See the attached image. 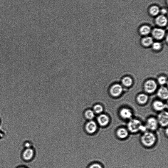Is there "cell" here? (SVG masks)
<instances>
[{
    "mask_svg": "<svg viewBox=\"0 0 168 168\" xmlns=\"http://www.w3.org/2000/svg\"><path fill=\"white\" fill-rule=\"evenodd\" d=\"M128 128L131 132L135 133L140 130L145 131L146 127L143 126L141 122L137 119H132L130 120L128 124Z\"/></svg>",
    "mask_w": 168,
    "mask_h": 168,
    "instance_id": "obj_1",
    "label": "cell"
},
{
    "mask_svg": "<svg viewBox=\"0 0 168 168\" xmlns=\"http://www.w3.org/2000/svg\"><path fill=\"white\" fill-rule=\"evenodd\" d=\"M142 143L145 146L150 147L155 143V137L152 133L147 132L145 133L141 138Z\"/></svg>",
    "mask_w": 168,
    "mask_h": 168,
    "instance_id": "obj_2",
    "label": "cell"
},
{
    "mask_svg": "<svg viewBox=\"0 0 168 168\" xmlns=\"http://www.w3.org/2000/svg\"><path fill=\"white\" fill-rule=\"evenodd\" d=\"M98 129L97 125L93 120L88 121L85 125V130L87 132L90 134H93L96 133Z\"/></svg>",
    "mask_w": 168,
    "mask_h": 168,
    "instance_id": "obj_3",
    "label": "cell"
},
{
    "mask_svg": "<svg viewBox=\"0 0 168 168\" xmlns=\"http://www.w3.org/2000/svg\"><path fill=\"white\" fill-rule=\"evenodd\" d=\"M35 155V152L32 148H26L22 153V158L26 162L32 160Z\"/></svg>",
    "mask_w": 168,
    "mask_h": 168,
    "instance_id": "obj_4",
    "label": "cell"
},
{
    "mask_svg": "<svg viewBox=\"0 0 168 168\" xmlns=\"http://www.w3.org/2000/svg\"><path fill=\"white\" fill-rule=\"evenodd\" d=\"M157 88V85L154 81L152 80H148L145 85V91L148 93H152Z\"/></svg>",
    "mask_w": 168,
    "mask_h": 168,
    "instance_id": "obj_5",
    "label": "cell"
},
{
    "mask_svg": "<svg viewBox=\"0 0 168 168\" xmlns=\"http://www.w3.org/2000/svg\"><path fill=\"white\" fill-rule=\"evenodd\" d=\"M166 34L165 30L161 28H156L152 31V34L153 38L157 40L163 39Z\"/></svg>",
    "mask_w": 168,
    "mask_h": 168,
    "instance_id": "obj_6",
    "label": "cell"
},
{
    "mask_svg": "<svg viewBox=\"0 0 168 168\" xmlns=\"http://www.w3.org/2000/svg\"><path fill=\"white\" fill-rule=\"evenodd\" d=\"M155 23L159 27H164L167 24L168 19L167 17L163 15H159L155 19Z\"/></svg>",
    "mask_w": 168,
    "mask_h": 168,
    "instance_id": "obj_7",
    "label": "cell"
},
{
    "mask_svg": "<svg viewBox=\"0 0 168 168\" xmlns=\"http://www.w3.org/2000/svg\"><path fill=\"white\" fill-rule=\"evenodd\" d=\"M158 122L163 127H166L168 124V114L164 112L159 114L158 117Z\"/></svg>",
    "mask_w": 168,
    "mask_h": 168,
    "instance_id": "obj_8",
    "label": "cell"
},
{
    "mask_svg": "<svg viewBox=\"0 0 168 168\" xmlns=\"http://www.w3.org/2000/svg\"><path fill=\"white\" fill-rule=\"evenodd\" d=\"M158 122L157 120L154 117H151L147 120V127L152 130H155L157 129Z\"/></svg>",
    "mask_w": 168,
    "mask_h": 168,
    "instance_id": "obj_9",
    "label": "cell"
},
{
    "mask_svg": "<svg viewBox=\"0 0 168 168\" xmlns=\"http://www.w3.org/2000/svg\"><path fill=\"white\" fill-rule=\"evenodd\" d=\"M122 86L117 84L112 87L110 90V92L113 96L117 97L119 96L122 93Z\"/></svg>",
    "mask_w": 168,
    "mask_h": 168,
    "instance_id": "obj_10",
    "label": "cell"
},
{
    "mask_svg": "<svg viewBox=\"0 0 168 168\" xmlns=\"http://www.w3.org/2000/svg\"><path fill=\"white\" fill-rule=\"evenodd\" d=\"M97 121L100 125L104 127L108 124L109 119L106 115L101 114L97 117Z\"/></svg>",
    "mask_w": 168,
    "mask_h": 168,
    "instance_id": "obj_11",
    "label": "cell"
},
{
    "mask_svg": "<svg viewBox=\"0 0 168 168\" xmlns=\"http://www.w3.org/2000/svg\"><path fill=\"white\" fill-rule=\"evenodd\" d=\"M120 115L125 119H129L132 116V114L129 109L124 108L120 112Z\"/></svg>",
    "mask_w": 168,
    "mask_h": 168,
    "instance_id": "obj_12",
    "label": "cell"
},
{
    "mask_svg": "<svg viewBox=\"0 0 168 168\" xmlns=\"http://www.w3.org/2000/svg\"><path fill=\"white\" fill-rule=\"evenodd\" d=\"M152 32V29L150 27L147 25H145L142 26L139 29V32L143 36H147L149 34Z\"/></svg>",
    "mask_w": 168,
    "mask_h": 168,
    "instance_id": "obj_13",
    "label": "cell"
},
{
    "mask_svg": "<svg viewBox=\"0 0 168 168\" xmlns=\"http://www.w3.org/2000/svg\"><path fill=\"white\" fill-rule=\"evenodd\" d=\"M157 94L160 98L164 100L167 99L168 97L167 89L164 87H162L159 90Z\"/></svg>",
    "mask_w": 168,
    "mask_h": 168,
    "instance_id": "obj_14",
    "label": "cell"
},
{
    "mask_svg": "<svg viewBox=\"0 0 168 168\" xmlns=\"http://www.w3.org/2000/svg\"><path fill=\"white\" fill-rule=\"evenodd\" d=\"M160 8L157 5L151 6L149 9L150 15L152 16H157L160 13Z\"/></svg>",
    "mask_w": 168,
    "mask_h": 168,
    "instance_id": "obj_15",
    "label": "cell"
},
{
    "mask_svg": "<svg viewBox=\"0 0 168 168\" xmlns=\"http://www.w3.org/2000/svg\"><path fill=\"white\" fill-rule=\"evenodd\" d=\"M153 107L155 110L158 111L163 110L166 106L164 103L160 101H156L153 103Z\"/></svg>",
    "mask_w": 168,
    "mask_h": 168,
    "instance_id": "obj_16",
    "label": "cell"
},
{
    "mask_svg": "<svg viewBox=\"0 0 168 168\" xmlns=\"http://www.w3.org/2000/svg\"><path fill=\"white\" fill-rule=\"evenodd\" d=\"M117 135L119 138L124 139L128 135V132L124 128H120L117 131Z\"/></svg>",
    "mask_w": 168,
    "mask_h": 168,
    "instance_id": "obj_17",
    "label": "cell"
},
{
    "mask_svg": "<svg viewBox=\"0 0 168 168\" xmlns=\"http://www.w3.org/2000/svg\"><path fill=\"white\" fill-rule=\"evenodd\" d=\"M85 118L88 121L93 120L95 117V113L91 109L86 110L84 114Z\"/></svg>",
    "mask_w": 168,
    "mask_h": 168,
    "instance_id": "obj_18",
    "label": "cell"
},
{
    "mask_svg": "<svg viewBox=\"0 0 168 168\" xmlns=\"http://www.w3.org/2000/svg\"><path fill=\"white\" fill-rule=\"evenodd\" d=\"M142 42L144 46H148L153 43V40L152 37H147L142 39Z\"/></svg>",
    "mask_w": 168,
    "mask_h": 168,
    "instance_id": "obj_19",
    "label": "cell"
},
{
    "mask_svg": "<svg viewBox=\"0 0 168 168\" xmlns=\"http://www.w3.org/2000/svg\"><path fill=\"white\" fill-rule=\"evenodd\" d=\"M137 100L141 104H144L146 103L148 99V97L147 95L144 94H141L139 95L137 97Z\"/></svg>",
    "mask_w": 168,
    "mask_h": 168,
    "instance_id": "obj_20",
    "label": "cell"
},
{
    "mask_svg": "<svg viewBox=\"0 0 168 168\" xmlns=\"http://www.w3.org/2000/svg\"><path fill=\"white\" fill-rule=\"evenodd\" d=\"M92 110L95 113L99 114L101 113L103 110V106L99 104H96L94 105Z\"/></svg>",
    "mask_w": 168,
    "mask_h": 168,
    "instance_id": "obj_21",
    "label": "cell"
},
{
    "mask_svg": "<svg viewBox=\"0 0 168 168\" xmlns=\"http://www.w3.org/2000/svg\"><path fill=\"white\" fill-rule=\"evenodd\" d=\"M132 83V79L130 77H126L124 78L122 80V83L123 85L127 87L131 86Z\"/></svg>",
    "mask_w": 168,
    "mask_h": 168,
    "instance_id": "obj_22",
    "label": "cell"
},
{
    "mask_svg": "<svg viewBox=\"0 0 168 168\" xmlns=\"http://www.w3.org/2000/svg\"><path fill=\"white\" fill-rule=\"evenodd\" d=\"M152 47L153 49L158 50L161 48V44L158 42H156L153 44Z\"/></svg>",
    "mask_w": 168,
    "mask_h": 168,
    "instance_id": "obj_23",
    "label": "cell"
},
{
    "mask_svg": "<svg viewBox=\"0 0 168 168\" xmlns=\"http://www.w3.org/2000/svg\"><path fill=\"white\" fill-rule=\"evenodd\" d=\"M158 81L159 84L161 85H163L166 83L167 79L166 78L164 77H161L159 78Z\"/></svg>",
    "mask_w": 168,
    "mask_h": 168,
    "instance_id": "obj_24",
    "label": "cell"
},
{
    "mask_svg": "<svg viewBox=\"0 0 168 168\" xmlns=\"http://www.w3.org/2000/svg\"><path fill=\"white\" fill-rule=\"evenodd\" d=\"M88 168H103V167L100 164L95 163L91 164Z\"/></svg>",
    "mask_w": 168,
    "mask_h": 168,
    "instance_id": "obj_25",
    "label": "cell"
},
{
    "mask_svg": "<svg viewBox=\"0 0 168 168\" xmlns=\"http://www.w3.org/2000/svg\"><path fill=\"white\" fill-rule=\"evenodd\" d=\"M24 146L26 148H32V144L30 142L26 141L25 143Z\"/></svg>",
    "mask_w": 168,
    "mask_h": 168,
    "instance_id": "obj_26",
    "label": "cell"
},
{
    "mask_svg": "<svg viewBox=\"0 0 168 168\" xmlns=\"http://www.w3.org/2000/svg\"><path fill=\"white\" fill-rule=\"evenodd\" d=\"M160 13L161 15L165 16L167 13V10L166 8H162V9H160Z\"/></svg>",
    "mask_w": 168,
    "mask_h": 168,
    "instance_id": "obj_27",
    "label": "cell"
},
{
    "mask_svg": "<svg viewBox=\"0 0 168 168\" xmlns=\"http://www.w3.org/2000/svg\"><path fill=\"white\" fill-rule=\"evenodd\" d=\"M26 168L25 167H20V168Z\"/></svg>",
    "mask_w": 168,
    "mask_h": 168,
    "instance_id": "obj_28",
    "label": "cell"
}]
</instances>
